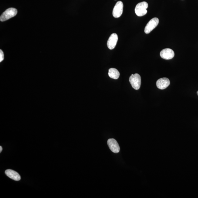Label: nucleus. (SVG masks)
<instances>
[{"instance_id": "nucleus-1", "label": "nucleus", "mask_w": 198, "mask_h": 198, "mask_svg": "<svg viewBox=\"0 0 198 198\" xmlns=\"http://www.w3.org/2000/svg\"><path fill=\"white\" fill-rule=\"evenodd\" d=\"M148 6V3L146 2H143L138 3L135 9L136 15L141 17L146 15L147 13V9Z\"/></svg>"}, {"instance_id": "nucleus-2", "label": "nucleus", "mask_w": 198, "mask_h": 198, "mask_svg": "<svg viewBox=\"0 0 198 198\" xmlns=\"http://www.w3.org/2000/svg\"><path fill=\"white\" fill-rule=\"evenodd\" d=\"M17 10L15 8H10L6 10L0 17L1 22H5L16 16L17 14Z\"/></svg>"}, {"instance_id": "nucleus-3", "label": "nucleus", "mask_w": 198, "mask_h": 198, "mask_svg": "<svg viewBox=\"0 0 198 198\" xmlns=\"http://www.w3.org/2000/svg\"><path fill=\"white\" fill-rule=\"evenodd\" d=\"M129 81L134 89L138 90L140 89L141 85V77L138 74L136 73L131 76Z\"/></svg>"}, {"instance_id": "nucleus-4", "label": "nucleus", "mask_w": 198, "mask_h": 198, "mask_svg": "<svg viewBox=\"0 0 198 198\" xmlns=\"http://www.w3.org/2000/svg\"><path fill=\"white\" fill-rule=\"evenodd\" d=\"M159 23V19L157 18H154L149 21L145 27L144 32L146 34H148L152 31Z\"/></svg>"}, {"instance_id": "nucleus-5", "label": "nucleus", "mask_w": 198, "mask_h": 198, "mask_svg": "<svg viewBox=\"0 0 198 198\" xmlns=\"http://www.w3.org/2000/svg\"><path fill=\"white\" fill-rule=\"evenodd\" d=\"M123 4L121 1L117 2L113 10V16L115 18H118L121 17L123 13Z\"/></svg>"}, {"instance_id": "nucleus-6", "label": "nucleus", "mask_w": 198, "mask_h": 198, "mask_svg": "<svg viewBox=\"0 0 198 198\" xmlns=\"http://www.w3.org/2000/svg\"><path fill=\"white\" fill-rule=\"evenodd\" d=\"M118 37L116 33H113L109 37L107 42V46L109 49L112 50L116 45Z\"/></svg>"}, {"instance_id": "nucleus-7", "label": "nucleus", "mask_w": 198, "mask_h": 198, "mask_svg": "<svg viewBox=\"0 0 198 198\" xmlns=\"http://www.w3.org/2000/svg\"><path fill=\"white\" fill-rule=\"evenodd\" d=\"M107 144L108 145L109 149L114 153H119L120 151V148L117 141L115 139H109L107 141Z\"/></svg>"}, {"instance_id": "nucleus-8", "label": "nucleus", "mask_w": 198, "mask_h": 198, "mask_svg": "<svg viewBox=\"0 0 198 198\" xmlns=\"http://www.w3.org/2000/svg\"><path fill=\"white\" fill-rule=\"evenodd\" d=\"M175 55L174 52L170 48H165L162 50L160 53L161 57L165 60L171 59Z\"/></svg>"}, {"instance_id": "nucleus-9", "label": "nucleus", "mask_w": 198, "mask_h": 198, "mask_svg": "<svg viewBox=\"0 0 198 198\" xmlns=\"http://www.w3.org/2000/svg\"><path fill=\"white\" fill-rule=\"evenodd\" d=\"M170 84L169 80L166 77L160 79L156 82L157 87L161 90H163L167 88L169 86Z\"/></svg>"}, {"instance_id": "nucleus-10", "label": "nucleus", "mask_w": 198, "mask_h": 198, "mask_svg": "<svg viewBox=\"0 0 198 198\" xmlns=\"http://www.w3.org/2000/svg\"><path fill=\"white\" fill-rule=\"evenodd\" d=\"M6 175L9 178L16 181H19L21 180V176L17 172L12 170H6Z\"/></svg>"}, {"instance_id": "nucleus-11", "label": "nucleus", "mask_w": 198, "mask_h": 198, "mask_svg": "<svg viewBox=\"0 0 198 198\" xmlns=\"http://www.w3.org/2000/svg\"><path fill=\"white\" fill-rule=\"evenodd\" d=\"M108 75L111 78L117 79L120 77V73L117 69L111 68L109 69Z\"/></svg>"}, {"instance_id": "nucleus-12", "label": "nucleus", "mask_w": 198, "mask_h": 198, "mask_svg": "<svg viewBox=\"0 0 198 198\" xmlns=\"http://www.w3.org/2000/svg\"><path fill=\"white\" fill-rule=\"evenodd\" d=\"M4 59V53L1 50H0V62H2Z\"/></svg>"}, {"instance_id": "nucleus-13", "label": "nucleus", "mask_w": 198, "mask_h": 198, "mask_svg": "<svg viewBox=\"0 0 198 198\" xmlns=\"http://www.w3.org/2000/svg\"><path fill=\"white\" fill-rule=\"evenodd\" d=\"M0 149H1L0 150V152H1V151H2V147L1 146H0Z\"/></svg>"}, {"instance_id": "nucleus-14", "label": "nucleus", "mask_w": 198, "mask_h": 198, "mask_svg": "<svg viewBox=\"0 0 198 198\" xmlns=\"http://www.w3.org/2000/svg\"><path fill=\"white\" fill-rule=\"evenodd\" d=\"M197 94L198 96V91H197Z\"/></svg>"}]
</instances>
